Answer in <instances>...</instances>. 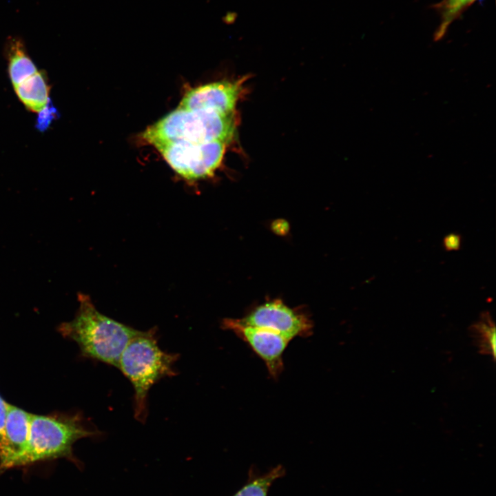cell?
Here are the masks:
<instances>
[{"instance_id": "cell-7", "label": "cell", "mask_w": 496, "mask_h": 496, "mask_svg": "<svg viewBox=\"0 0 496 496\" xmlns=\"http://www.w3.org/2000/svg\"><path fill=\"white\" fill-rule=\"evenodd\" d=\"M222 327L232 331L252 349L272 378L279 377L284 368L282 355L291 340L269 329L242 324L236 319H225Z\"/></svg>"}, {"instance_id": "cell-11", "label": "cell", "mask_w": 496, "mask_h": 496, "mask_svg": "<svg viewBox=\"0 0 496 496\" xmlns=\"http://www.w3.org/2000/svg\"><path fill=\"white\" fill-rule=\"evenodd\" d=\"M14 87L19 99L29 110L40 112L48 105L49 87L40 72H36Z\"/></svg>"}, {"instance_id": "cell-12", "label": "cell", "mask_w": 496, "mask_h": 496, "mask_svg": "<svg viewBox=\"0 0 496 496\" xmlns=\"http://www.w3.org/2000/svg\"><path fill=\"white\" fill-rule=\"evenodd\" d=\"M285 473V468L280 464L263 473L252 465L249 469L246 483L231 496H268L273 482L284 477Z\"/></svg>"}, {"instance_id": "cell-8", "label": "cell", "mask_w": 496, "mask_h": 496, "mask_svg": "<svg viewBox=\"0 0 496 496\" xmlns=\"http://www.w3.org/2000/svg\"><path fill=\"white\" fill-rule=\"evenodd\" d=\"M244 81L241 79L235 81L214 82L192 88L185 92L178 107L232 114L242 92Z\"/></svg>"}, {"instance_id": "cell-4", "label": "cell", "mask_w": 496, "mask_h": 496, "mask_svg": "<svg viewBox=\"0 0 496 496\" xmlns=\"http://www.w3.org/2000/svg\"><path fill=\"white\" fill-rule=\"evenodd\" d=\"M102 434L94 426H88L78 413L32 414L28 444L21 466L59 457L76 462L72 453L74 444L80 439L100 437Z\"/></svg>"}, {"instance_id": "cell-15", "label": "cell", "mask_w": 496, "mask_h": 496, "mask_svg": "<svg viewBox=\"0 0 496 496\" xmlns=\"http://www.w3.org/2000/svg\"><path fill=\"white\" fill-rule=\"evenodd\" d=\"M8 403L0 395V457L2 455L6 444L5 428Z\"/></svg>"}, {"instance_id": "cell-9", "label": "cell", "mask_w": 496, "mask_h": 496, "mask_svg": "<svg viewBox=\"0 0 496 496\" xmlns=\"http://www.w3.org/2000/svg\"><path fill=\"white\" fill-rule=\"evenodd\" d=\"M32 414L8 404L5 428V449L0 471L21 466L28 447Z\"/></svg>"}, {"instance_id": "cell-13", "label": "cell", "mask_w": 496, "mask_h": 496, "mask_svg": "<svg viewBox=\"0 0 496 496\" xmlns=\"http://www.w3.org/2000/svg\"><path fill=\"white\" fill-rule=\"evenodd\" d=\"M477 0H442L434 5L440 21L434 33V41L442 39L452 23Z\"/></svg>"}, {"instance_id": "cell-3", "label": "cell", "mask_w": 496, "mask_h": 496, "mask_svg": "<svg viewBox=\"0 0 496 496\" xmlns=\"http://www.w3.org/2000/svg\"><path fill=\"white\" fill-rule=\"evenodd\" d=\"M236 121L234 113L211 110H187L178 107L148 127L143 138L156 145L186 141L193 143L222 141L229 143L234 136Z\"/></svg>"}, {"instance_id": "cell-1", "label": "cell", "mask_w": 496, "mask_h": 496, "mask_svg": "<svg viewBox=\"0 0 496 496\" xmlns=\"http://www.w3.org/2000/svg\"><path fill=\"white\" fill-rule=\"evenodd\" d=\"M78 298L75 317L59 331L78 344L83 357L118 368L124 349L140 331L99 312L88 296L79 293Z\"/></svg>"}, {"instance_id": "cell-6", "label": "cell", "mask_w": 496, "mask_h": 496, "mask_svg": "<svg viewBox=\"0 0 496 496\" xmlns=\"http://www.w3.org/2000/svg\"><path fill=\"white\" fill-rule=\"evenodd\" d=\"M236 320L244 325L275 331L289 340L296 337H307L313 329L312 322L307 315L278 300L260 304Z\"/></svg>"}, {"instance_id": "cell-14", "label": "cell", "mask_w": 496, "mask_h": 496, "mask_svg": "<svg viewBox=\"0 0 496 496\" xmlns=\"http://www.w3.org/2000/svg\"><path fill=\"white\" fill-rule=\"evenodd\" d=\"M471 332L479 352L495 358V325L490 315L485 312L479 321L471 327Z\"/></svg>"}, {"instance_id": "cell-2", "label": "cell", "mask_w": 496, "mask_h": 496, "mask_svg": "<svg viewBox=\"0 0 496 496\" xmlns=\"http://www.w3.org/2000/svg\"><path fill=\"white\" fill-rule=\"evenodd\" d=\"M157 329L140 331L127 344L118 369L133 386L134 416L144 424L148 415L147 396L151 387L165 377L176 375L174 368L178 353H167L158 344Z\"/></svg>"}, {"instance_id": "cell-16", "label": "cell", "mask_w": 496, "mask_h": 496, "mask_svg": "<svg viewBox=\"0 0 496 496\" xmlns=\"http://www.w3.org/2000/svg\"><path fill=\"white\" fill-rule=\"evenodd\" d=\"M444 246L448 251H454L459 249L461 246V237L457 234H450L444 239Z\"/></svg>"}, {"instance_id": "cell-10", "label": "cell", "mask_w": 496, "mask_h": 496, "mask_svg": "<svg viewBox=\"0 0 496 496\" xmlns=\"http://www.w3.org/2000/svg\"><path fill=\"white\" fill-rule=\"evenodd\" d=\"M6 51L9 61V74L14 87L38 72L28 55L21 39L18 37L8 39Z\"/></svg>"}, {"instance_id": "cell-5", "label": "cell", "mask_w": 496, "mask_h": 496, "mask_svg": "<svg viewBox=\"0 0 496 496\" xmlns=\"http://www.w3.org/2000/svg\"><path fill=\"white\" fill-rule=\"evenodd\" d=\"M226 143L176 141L155 145L167 164L180 176L196 180L211 176L223 158Z\"/></svg>"}]
</instances>
